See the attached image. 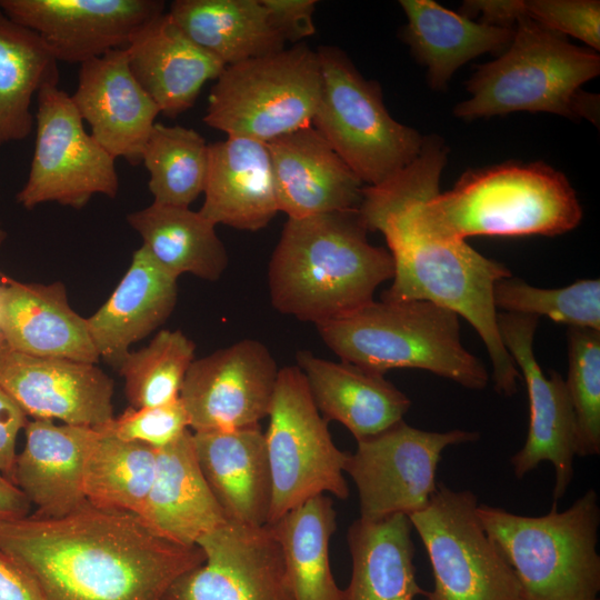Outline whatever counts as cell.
Masks as SVG:
<instances>
[{
    "instance_id": "obj_1",
    "label": "cell",
    "mask_w": 600,
    "mask_h": 600,
    "mask_svg": "<svg viewBox=\"0 0 600 600\" xmlns=\"http://www.w3.org/2000/svg\"><path fill=\"white\" fill-rule=\"evenodd\" d=\"M0 550L46 600H162L206 560L199 546L159 536L138 514L90 502L61 518L0 521Z\"/></svg>"
},
{
    "instance_id": "obj_2",
    "label": "cell",
    "mask_w": 600,
    "mask_h": 600,
    "mask_svg": "<svg viewBox=\"0 0 600 600\" xmlns=\"http://www.w3.org/2000/svg\"><path fill=\"white\" fill-rule=\"evenodd\" d=\"M410 200L407 167L378 186L363 188L360 218L367 230L384 236L394 264L392 284L381 300H426L462 316L488 350L496 390L514 394L520 372L501 340L493 303L494 284L511 277L510 270L466 241L421 231L412 220Z\"/></svg>"
},
{
    "instance_id": "obj_3",
    "label": "cell",
    "mask_w": 600,
    "mask_h": 600,
    "mask_svg": "<svg viewBox=\"0 0 600 600\" xmlns=\"http://www.w3.org/2000/svg\"><path fill=\"white\" fill-rule=\"evenodd\" d=\"M448 148L424 142L408 164L410 209L423 232L450 241L476 236H557L576 228L582 208L564 174L541 162H507L461 176L441 193Z\"/></svg>"
},
{
    "instance_id": "obj_4",
    "label": "cell",
    "mask_w": 600,
    "mask_h": 600,
    "mask_svg": "<svg viewBox=\"0 0 600 600\" xmlns=\"http://www.w3.org/2000/svg\"><path fill=\"white\" fill-rule=\"evenodd\" d=\"M367 231L358 209L288 218L268 269L274 309L319 324L372 301L394 264Z\"/></svg>"
},
{
    "instance_id": "obj_5",
    "label": "cell",
    "mask_w": 600,
    "mask_h": 600,
    "mask_svg": "<svg viewBox=\"0 0 600 600\" xmlns=\"http://www.w3.org/2000/svg\"><path fill=\"white\" fill-rule=\"evenodd\" d=\"M600 72V56L572 44L526 16L510 44L480 66L467 82L471 97L453 109L462 120L512 112H548L571 119H599V96L581 86Z\"/></svg>"
},
{
    "instance_id": "obj_6",
    "label": "cell",
    "mask_w": 600,
    "mask_h": 600,
    "mask_svg": "<svg viewBox=\"0 0 600 600\" xmlns=\"http://www.w3.org/2000/svg\"><path fill=\"white\" fill-rule=\"evenodd\" d=\"M316 326L341 361L372 372L422 369L473 390L489 381L483 363L462 346L459 316L430 301L372 300Z\"/></svg>"
},
{
    "instance_id": "obj_7",
    "label": "cell",
    "mask_w": 600,
    "mask_h": 600,
    "mask_svg": "<svg viewBox=\"0 0 600 600\" xmlns=\"http://www.w3.org/2000/svg\"><path fill=\"white\" fill-rule=\"evenodd\" d=\"M487 534L512 569L520 600H599L598 494L586 491L569 508L543 516L478 504Z\"/></svg>"
},
{
    "instance_id": "obj_8",
    "label": "cell",
    "mask_w": 600,
    "mask_h": 600,
    "mask_svg": "<svg viewBox=\"0 0 600 600\" xmlns=\"http://www.w3.org/2000/svg\"><path fill=\"white\" fill-rule=\"evenodd\" d=\"M317 54L322 83L312 127L366 187L378 186L416 159L426 137L390 116L380 86L342 50L321 47Z\"/></svg>"
},
{
    "instance_id": "obj_9",
    "label": "cell",
    "mask_w": 600,
    "mask_h": 600,
    "mask_svg": "<svg viewBox=\"0 0 600 600\" xmlns=\"http://www.w3.org/2000/svg\"><path fill=\"white\" fill-rule=\"evenodd\" d=\"M321 83L317 51L302 43L229 64L210 90L203 122L267 143L312 126Z\"/></svg>"
},
{
    "instance_id": "obj_10",
    "label": "cell",
    "mask_w": 600,
    "mask_h": 600,
    "mask_svg": "<svg viewBox=\"0 0 600 600\" xmlns=\"http://www.w3.org/2000/svg\"><path fill=\"white\" fill-rule=\"evenodd\" d=\"M264 432L271 474V524L319 494L349 497L347 452L332 441L307 380L297 367L279 369Z\"/></svg>"
},
{
    "instance_id": "obj_11",
    "label": "cell",
    "mask_w": 600,
    "mask_h": 600,
    "mask_svg": "<svg viewBox=\"0 0 600 600\" xmlns=\"http://www.w3.org/2000/svg\"><path fill=\"white\" fill-rule=\"evenodd\" d=\"M478 504L470 490L440 482L428 504L409 516L433 576L426 600H520L517 578L482 527Z\"/></svg>"
},
{
    "instance_id": "obj_12",
    "label": "cell",
    "mask_w": 600,
    "mask_h": 600,
    "mask_svg": "<svg viewBox=\"0 0 600 600\" xmlns=\"http://www.w3.org/2000/svg\"><path fill=\"white\" fill-rule=\"evenodd\" d=\"M36 144L29 176L17 194L26 209L57 202L81 209L94 194L114 198V158L84 130L71 97L58 82L37 93Z\"/></svg>"
},
{
    "instance_id": "obj_13",
    "label": "cell",
    "mask_w": 600,
    "mask_h": 600,
    "mask_svg": "<svg viewBox=\"0 0 600 600\" xmlns=\"http://www.w3.org/2000/svg\"><path fill=\"white\" fill-rule=\"evenodd\" d=\"M476 431L454 429L424 431L403 420L357 441L344 466L353 480L360 518L380 520L393 514L411 516L423 509L437 489V468L450 446L474 442Z\"/></svg>"
},
{
    "instance_id": "obj_14",
    "label": "cell",
    "mask_w": 600,
    "mask_h": 600,
    "mask_svg": "<svg viewBox=\"0 0 600 600\" xmlns=\"http://www.w3.org/2000/svg\"><path fill=\"white\" fill-rule=\"evenodd\" d=\"M279 369L260 341L244 339L194 359L180 400L192 432L227 431L268 417Z\"/></svg>"
},
{
    "instance_id": "obj_15",
    "label": "cell",
    "mask_w": 600,
    "mask_h": 600,
    "mask_svg": "<svg viewBox=\"0 0 600 600\" xmlns=\"http://www.w3.org/2000/svg\"><path fill=\"white\" fill-rule=\"evenodd\" d=\"M538 319L527 314L497 313L503 346L524 378L530 408L527 439L511 457L510 463L518 479L541 462L552 463L556 471L553 502H557L573 478V459L578 453L577 424L564 379L554 370L546 377L534 357Z\"/></svg>"
},
{
    "instance_id": "obj_16",
    "label": "cell",
    "mask_w": 600,
    "mask_h": 600,
    "mask_svg": "<svg viewBox=\"0 0 600 600\" xmlns=\"http://www.w3.org/2000/svg\"><path fill=\"white\" fill-rule=\"evenodd\" d=\"M206 560L180 574L162 600H293L269 524L227 522L198 541Z\"/></svg>"
},
{
    "instance_id": "obj_17",
    "label": "cell",
    "mask_w": 600,
    "mask_h": 600,
    "mask_svg": "<svg viewBox=\"0 0 600 600\" xmlns=\"http://www.w3.org/2000/svg\"><path fill=\"white\" fill-rule=\"evenodd\" d=\"M0 10L36 32L57 61L82 63L128 46L164 12L159 0H0Z\"/></svg>"
},
{
    "instance_id": "obj_18",
    "label": "cell",
    "mask_w": 600,
    "mask_h": 600,
    "mask_svg": "<svg viewBox=\"0 0 600 600\" xmlns=\"http://www.w3.org/2000/svg\"><path fill=\"white\" fill-rule=\"evenodd\" d=\"M0 384L32 419L99 428L113 418L112 379L96 363L0 347Z\"/></svg>"
},
{
    "instance_id": "obj_19",
    "label": "cell",
    "mask_w": 600,
    "mask_h": 600,
    "mask_svg": "<svg viewBox=\"0 0 600 600\" xmlns=\"http://www.w3.org/2000/svg\"><path fill=\"white\" fill-rule=\"evenodd\" d=\"M70 97L100 146L114 159L141 163L160 110L131 72L126 48L82 62Z\"/></svg>"
},
{
    "instance_id": "obj_20",
    "label": "cell",
    "mask_w": 600,
    "mask_h": 600,
    "mask_svg": "<svg viewBox=\"0 0 600 600\" xmlns=\"http://www.w3.org/2000/svg\"><path fill=\"white\" fill-rule=\"evenodd\" d=\"M267 146L279 211L288 218L359 208L363 183L312 126Z\"/></svg>"
},
{
    "instance_id": "obj_21",
    "label": "cell",
    "mask_w": 600,
    "mask_h": 600,
    "mask_svg": "<svg viewBox=\"0 0 600 600\" xmlns=\"http://www.w3.org/2000/svg\"><path fill=\"white\" fill-rule=\"evenodd\" d=\"M0 333L7 347L24 354L100 360L87 318L71 308L60 281L22 282L0 273Z\"/></svg>"
},
{
    "instance_id": "obj_22",
    "label": "cell",
    "mask_w": 600,
    "mask_h": 600,
    "mask_svg": "<svg viewBox=\"0 0 600 600\" xmlns=\"http://www.w3.org/2000/svg\"><path fill=\"white\" fill-rule=\"evenodd\" d=\"M23 430L26 443L17 454L12 482L36 506L32 514L61 518L88 502L84 468L99 430L46 419H32Z\"/></svg>"
},
{
    "instance_id": "obj_23",
    "label": "cell",
    "mask_w": 600,
    "mask_h": 600,
    "mask_svg": "<svg viewBox=\"0 0 600 600\" xmlns=\"http://www.w3.org/2000/svg\"><path fill=\"white\" fill-rule=\"evenodd\" d=\"M193 442L201 471L227 521L267 526L272 484L260 424L193 432Z\"/></svg>"
},
{
    "instance_id": "obj_24",
    "label": "cell",
    "mask_w": 600,
    "mask_h": 600,
    "mask_svg": "<svg viewBox=\"0 0 600 600\" xmlns=\"http://www.w3.org/2000/svg\"><path fill=\"white\" fill-rule=\"evenodd\" d=\"M203 193L199 212L213 224L247 231L266 228L279 212L267 143L228 137L208 144Z\"/></svg>"
},
{
    "instance_id": "obj_25",
    "label": "cell",
    "mask_w": 600,
    "mask_h": 600,
    "mask_svg": "<svg viewBox=\"0 0 600 600\" xmlns=\"http://www.w3.org/2000/svg\"><path fill=\"white\" fill-rule=\"evenodd\" d=\"M126 51L134 78L169 118L189 110L204 83L226 67L188 38L168 12L144 26Z\"/></svg>"
},
{
    "instance_id": "obj_26",
    "label": "cell",
    "mask_w": 600,
    "mask_h": 600,
    "mask_svg": "<svg viewBox=\"0 0 600 600\" xmlns=\"http://www.w3.org/2000/svg\"><path fill=\"white\" fill-rule=\"evenodd\" d=\"M139 516L159 536L182 546H197L228 522L201 471L190 429L157 449L153 482Z\"/></svg>"
},
{
    "instance_id": "obj_27",
    "label": "cell",
    "mask_w": 600,
    "mask_h": 600,
    "mask_svg": "<svg viewBox=\"0 0 600 600\" xmlns=\"http://www.w3.org/2000/svg\"><path fill=\"white\" fill-rule=\"evenodd\" d=\"M297 362L324 420L340 422L357 441L402 421L411 406L381 373L326 360L310 351H299Z\"/></svg>"
},
{
    "instance_id": "obj_28",
    "label": "cell",
    "mask_w": 600,
    "mask_h": 600,
    "mask_svg": "<svg viewBox=\"0 0 600 600\" xmlns=\"http://www.w3.org/2000/svg\"><path fill=\"white\" fill-rule=\"evenodd\" d=\"M177 296V279L141 246L109 299L87 318L99 358L118 368L134 342L169 318Z\"/></svg>"
},
{
    "instance_id": "obj_29",
    "label": "cell",
    "mask_w": 600,
    "mask_h": 600,
    "mask_svg": "<svg viewBox=\"0 0 600 600\" xmlns=\"http://www.w3.org/2000/svg\"><path fill=\"white\" fill-rule=\"evenodd\" d=\"M399 3L407 17L403 39L427 68L433 89H444L452 74L469 60L488 52L500 54L513 37L514 27L476 22L431 0Z\"/></svg>"
},
{
    "instance_id": "obj_30",
    "label": "cell",
    "mask_w": 600,
    "mask_h": 600,
    "mask_svg": "<svg viewBox=\"0 0 600 600\" xmlns=\"http://www.w3.org/2000/svg\"><path fill=\"white\" fill-rule=\"evenodd\" d=\"M412 530L409 517L401 513L351 523V577L343 600H414L424 594L416 577Z\"/></svg>"
},
{
    "instance_id": "obj_31",
    "label": "cell",
    "mask_w": 600,
    "mask_h": 600,
    "mask_svg": "<svg viewBox=\"0 0 600 600\" xmlns=\"http://www.w3.org/2000/svg\"><path fill=\"white\" fill-rule=\"evenodd\" d=\"M168 13L188 38L226 66L284 49L261 0H176Z\"/></svg>"
},
{
    "instance_id": "obj_32",
    "label": "cell",
    "mask_w": 600,
    "mask_h": 600,
    "mask_svg": "<svg viewBox=\"0 0 600 600\" xmlns=\"http://www.w3.org/2000/svg\"><path fill=\"white\" fill-rule=\"evenodd\" d=\"M142 238V247L170 276L184 273L216 281L229 263L216 224L190 208L152 202L127 216Z\"/></svg>"
},
{
    "instance_id": "obj_33",
    "label": "cell",
    "mask_w": 600,
    "mask_h": 600,
    "mask_svg": "<svg viewBox=\"0 0 600 600\" xmlns=\"http://www.w3.org/2000/svg\"><path fill=\"white\" fill-rule=\"evenodd\" d=\"M269 526L282 551L293 600H343L329 556L337 529L332 499L313 497Z\"/></svg>"
},
{
    "instance_id": "obj_34",
    "label": "cell",
    "mask_w": 600,
    "mask_h": 600,
    "mask_svg": "<svg viewBox=\"0 0 600 600\" xmlns=\"http://www.w3.org/2000/svg\"><path fill=\"white\" fill-rule=\"evenodd\" d=\"M57 62L36 32L0 10V146L29 136L32 97L44 83L59 81Z\"/></svg>"
},
{
    "instance_id": "obj_35",
    "label": "cell",
    "mask_w": 600,
    "mask_h": 600,
    "mask_svg": "<svg viewBox=\"0 0 600 600\" xmlns=\"http://www.w3.org/2000/svg\"><path fill=\"white\" fill-rule=\"evenodd\" d=\"M98 430L86 461V499L97 507L139 516L153 482L157 449Z\"/></svg>"
},
{
    "instance_id": "obj_36",
    "label": "cell",
    "mask_w": 600,
    "mask_h": 600,
    "mask_svg": "<svg viewBox=\"0 0 600 600\" xmlns=\"http://www.w3.org/2000/svg\"><path fill=\"white\" fill-rule=\"evenodd\" d=\"M141 162L150 174L153 202L189 208L203 193L208 144L196 130L156 122Z\"/></svg>"
},
{
    "instance_id": "obj_37",
    "label": "cell",
    "mask_w": 600,
    "mask_h": 600,
    "mask_svg": "<svg viewBox=\"0 0 600 600\" xmlns=\"http://www.w3.org/2000/svg\"><path fill=\"white\" fill-rule=\"evenodd\" d=\"M196 344L179 330H160L150 343L129 351L117 368L133 408L160 406L179 399Z\"/></svg>"
},
{
    "instance_id": "obj_38",
    "label": "cell",
    "mask_w": 600,
    "mask_h": 600,
    "mask_svg": "<svg viewBox=\"0 0 600 600\" xmlns=\"http://www.w3.org/2000/svg\"><path fill=\"white\" fill-rule=\"evenodd\" d=\"M493 303L501 312L544 316L569 327L600 331V281L586 279L559 289H543L508 277L493 288Z\"/></svg>"
},
{
    "instance_id": "obj_39",
    "label": "cell",
    "mask_w": 600,
    "mask_h": 600,
    "mask_svg": "<svg viewBox=\"0 0 600 600\" xmlns=\"http://www.w3.org/2000/svg\"><path fill=\"white\" fill-rule=\"evenodd\" d=\"M577 424L580 457L600 453V331L569 327L564 380Z\"/></svg>"
},
{
    "instance_id": "obj_40",
    "label": "cell",
    "mask_w": 600,
    "mask_h": 600,
    "mask_svg": "<svg viewBox=\"0 0 600 600\" xmlns=\"http://www.w3.org/2000/svg\"><path fill=\"white\" fill-rule=\"evenodd\" d=\"M96 429L121 440L160 449L189 429V417L179 398L160 406L127 408L120 416Z\"/></svg>"
},
{
    "instance_id": "obj_41",
    "label": "cell",
    "mask_w": 600,
    "mask_h": 600,
    "mask_svg": "<svg viewBox=\"0 0 600 600\" xmlns=\"http://www.w3.org/2000/svg\"><path fill=\"white\" fill-rule=\"evenodd\" d=\"M523 16L538 24L574 37L590 49H600L598 0H522Z\"/></svg>"
},
{
    "instance_id": "obj_42",
    "label": "cell",
    "mask_w": 600,
    "mask_h": 600,
    "mask_svg": "<svg viewBox=\"0 0 600 600\" xmlns=\"http://www.w3.org/2000/svg\"><path fill=\"white\" fill-rule=\"evenodd\" d=\"M273 28L284 41L298 42L314 34L316 0H261Z\"/></svg>"
},
{
    "instance_id": "obj_43",
    "label": "cell",
    "mask_w": 600,
    "mask_h": 600,
    "mask_svg": "<svg viewBox=\"0 0 600 600\" xmlns=\"http://www.w3.org/2000/svg\"><path fill=\"white\" fill-rule=\"evenodd\" d=\"M20 404L0 384V472L12 481L19 432L28 423Z\"/></svg>"
},
{
    "instance_id": "obj_44",
    "label": "cell",
    "mask_w": 600,
    "mask_h": 600,
    "mask_svg": "<svg viewBox=\"0 0 600 600\" xmlns=\"http://www.w3.org/2000/svg\"><path fill=\"white\" fill-rule=\"evenodd\" d=\"M0 600H46L29 574L1 550Z\"/></svg>"
},
{
    "instance_id": "obj_45",
    "label": "cell",
    "mask_w": 600,
    "mask_h": 600,
    "mask_svg": "<svg viewBox=\"0 0 600 600\" xmlns=\"http://www.w3.org/2000/svg\"><path fill=\"white\" fill-rule=\"evenodd\" d=\"M30 509L23 492L0 472V521L27 517Z\"/></svg>"
},
{
    "instance_id": "obj_46",
    "label": "cell",
    "mask_w": 600,
    "mask_h": 600,
    "mask_svg": "<svg viewBox=\"0 0 600 600\" xmlns=\"http://www.w3.org/2000/svg\"><path fill=\"white\" fill-rule=\"evenodd\" d=\"M6 237H7L6 231L2 229V227L0 224V248H1L2 243H3V241L6 240Z\"/></svg>"
},
{
    "instance_id": "obj_47",
    "label": "cell",
    "mask_w": 600,
    "mask_h": 600,
    "mask_svg": "<svg viewBox=\"0 0 600 600\" xmlns=\"http://www.w3.org/2000/svg\"><path fill=\"white\" fill-rule=\"evenodd\" d=\"M2 343H3V338H2V336L0 333V347H1Z\"/></svg>"
}]
</instances>
